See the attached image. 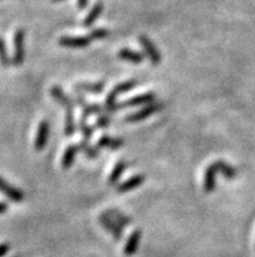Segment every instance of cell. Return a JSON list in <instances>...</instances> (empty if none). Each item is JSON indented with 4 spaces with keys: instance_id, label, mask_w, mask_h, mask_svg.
Segmentation results:
<instances>
[{
    "instance_id": "e0dca14e",
    "label": "cell",
    "mask_w": 255,
    "mask_h": 257,
    "mask_svg": "<svg viewBox=\"0 0 255 257\" xmlns=\"http://www.w3.org/2000/svg\"><path fill=\"white\" fill-rule=\"evenodd\" d=\"M78 145L77 144H71L67 147V149L64 150V153H63L62 157V167L64 170H68L71 169L73 162L76 160V156L78 153Z\"/></svg>"
},
{
    "instance_id": "4316f807",
    "label": "cell",
    "mask_w": 255,
    "mask_h": 257,
    "mask_svg": "<svg viewBox=\"0 0 255 257\" xmlns=\"http://www.w3.org/2000/svg\"><path fill=\"white\" fill-rule=\"evenodd\" d=\"M0 64L3 67H10L12 64V59L10 58L8 51H7L6 41L2 37H0Z\"/></svg>"
},
{
    "instance_id": "f546056e",
    "label": "cell",
    "mask_w": 255,
    "mask_h": 257,
    "mask_svg": "<svg viewBox=\"0 0 255 257\" xmlns=\"http://www.w3.org/2000/svg\"><path fill=\"white\" fill-rule=\"evenodd\" d=\"M11 249V245L8 244V243H2L0 244V257H4L8 254V252H10Z\"/></svg>"
},
{
    "instance_id": "8fae6325",
    "label": "cell",
    "mask_w": 255,
    "mask_h": 257,
    "mask_svg": "<svg viewBox=\"0 0 255 257\" xmlns=\"http://www.w3.org/2000/svg\"><path fill=\"white\" fill-rule=\"evenodd\" d=\"M0 192L4 193L8 199L15 202H21L25 200L24 193L19 188H16V187L11 186L10 183L6 182L2 176H0Z\"/></svg>"
},
{
    "instance_id": "30bf717a",
    "label": "cell",
    "mask_w": 255,
    "mask_h": 257,
    "mask_svg": "<svg viewBox=\"0 0 255 257\" xmlns=\"http://www.w3.org/2000/svg\"><path fill=\"white\" fill-rule=\"evenodd\" d=\"M146 176L143 174H137V175L132 176L129 179H126L125 182H123L121 184L116 187V191L119 193H126L130 192V191H134L138 187H141L145 183Z\"/></svg>"
},
{
    "instance_id": "ac0fdd59",
    "label": "cell",
    "mask_w": 255,
    "mask_h": 257,
    "mask_svg": "<svg viewBox=\"0 0 255 257\" xmlns=\"http://www.w3.org/2000/svg\"><path fill=\"white\" fill-rule=\"evenodd\" d=\"M103 10H104L103 3L98 2V3L94 4L93 8L89 11V13H87L86 17L84 19V23H82V25H84L85 28H90V26H93L94 24H95V21H97V20L100 17V15L103 13Z\"/></svg>"
},
{
    "instance_id": "277c9868",
    "label": "cell",
    "mask_w": 255,
    "mask_h": 257,
    "mask_svg": "<svg viewBox=\"0 0 255 257\" xmlns=\"http://www.w3.org/2000/svg\"><path fill=\"white\" fill-rule=\"evenodd\" d=\"M138 41L139 43H141V46H142L143 51H145V54L147 55V58L150 59L151 64L152 65L160 64V63H162V54H160V51H159L158 47L154 45V42H152L151 39L146 36H139Z\"/></svg>"
},
{
    "instance_id": "f1b7e54d",
    "label": "cell",
    "mask_w": 255,
    "mask_h": 257,
    "mask_svg": "<svg viewBox=\"0 0 255 257\" xmlns=\"http://www.w3.org/2000/svg\"><path fill=\"white\" fill-rule=\"evenodd\" d=\"M110 36V30L104 29V28H97V29H93L89 34L91 41H95V39H102L106 38V37Z\"/></svg>"
},
{
    "instance_id": "6da1fadb",
    "label": "cell",
    "mask_w": 255,
    "mask_h": 257,
    "mask_svg": "<svg viewBox=\"0 0 255 257\" xmlns=\"http://www.w3.org/2000/svg\"><path fill=\"white\" fill-rule=\"evenodd\" d=\"M25 38L26 33L24 29H17L13 34V56H12V64L20 67L23 65V63L25 62Z\"/></svg>"
},
{
    "instance_id": "2e32d148",
    "label": "cell",
    "mask_w": 255,
    "mask_h": 257,
    "mask_svg": "<svg viewBox=\"0 0 255 257\" xmlns=\"http://www.w3.org/2000/svg\"><path fill=\"white\" fill-rule=\"evenodd\" d=\"M117 56H119L120 59L125 60V62L133 63V64H142L143 60H145V55H143L142 52L134 51V50L126 49V47L120 50V51L117 52Z\"/></svg>"
},
{
    "instance_id": "83f0119b",
    "label": "cell",
    "mask_w": 255,
    "mask_h": 257,
    "mask_svg": "<svg viewBox=\"0 0 255 257\" xmlns=\"http://www.w3.org/2000/svg\"><path fill=\"white\" fill-rule=\"evenodd\" d=\"M111 123H112V119H111L108 114L98 115L95 117V121H94V127L97 128V130H106V128L110 127Z\"/></svg>"
},
{
    "instance_id": "d6a6232c",
    "label": "cell",
    "mask_w": 255,
    "mask_h": 257,
    "mask_svg": "<svg viewBox=\"0 0 255 257\" xmlns=\"http://www.w3.org/2000/svg\"><path fill=\"white\" fill-rule=\"evenodd\" d=\"M52 2H63V0H52Z\"/></svg>"
},
{
    "instance_id": "cb8c5ba5",
    "label": "cell",
    "mask_w": 255,
    "mask_h": 257,
    "mask_svg": "<svg viewBox=\"0 0 255 257\" xmlns=\"http://www.w3.org/2000/svg\"><path fill=\"white\" fill-rule=\"evenodd\" d=\"M64 134L67 137H72L76 134V119L73 111H65Z\"/></svg>"
},
{
    "instance_id": "7c38bea8",
    "label": "cell",
    "mask_w": 255,
    "mask_h": 257,
    "mask_svg": "<svg viewBox=\"0 0 255 257\" xmlns=\"http://www.w3.org/2000/svg\"><path fill=\"white\" fill-rule=\"evenodd\" d=\"M141 238H142V231L141 230H134L132 234L129 235V238L126 239L125 247H124V254L128 257L136 254L137 249L141 243Z\"/></svg>"
},
{
    "instance_id": "52a82bcc",
    "label": "cell",
    "mask_w": 255,
    "mask_h": 257,
    "mask_svg": "<svg viewBox=\"0 0 255 257\" xmlns=\"http://www.w3.org/2000/svg\"><path fill=\"white\" fill-rule=\"evenodd\" d=\"M156 102V94L154 91H146L143 94L134 95L130 99H126L125 102H121L120 103V107H137V106H147L150 103H154Z\"/></svg>"
},
{
    "instance_id": "7a4b0ae2",
    "label": "cell",
    "mask_w": 255,
    "mask_h": 257,
    "mask_svg": "<svg viewBox=\"0 0 255 257\" xmlns=\"http://www.w3.org/2000/svg\"><path fill=\"white\" fill-rule=\"evenodd\" d=\"M73 102H75L76 106L81 108L82 116L85 117H89L91 115H97L98 116V115L108 114L106 108H104V106H100L99 103H94V102H89L80 93H75V95H73Z\"/></svg>"
},
{
    "instance_id": "d4e9b609",
    "label": "cell",
    "mask_w": 255,
    "mask_h": 257,
    "mask_svg": "<svg viewBox=\"0 0 255 257\" xmlns=\"http://www.w3.org/2000/svg\"><path fill=\"white\" fill-rule=\"evenodd\" d=\"M78 130L81 132L84 140L90 141V139L94 135V128L89 124V121H87V119L85 116H81V119L78 120Z\"/></svg>"
},
{
    "instance_id": "d6986e66",
    "label": "cell",
    "mask_w": 255,
    "mask_h": 257,
    "mask_svg": "<svg viewBox=\"0 0 255 257\" xmlns=\"http://www.w3.org/2000/svg\"><path fill=\"white\" fill-rule=\"evenodd\" d=\"M77 145H78V149L81 150L86 158H90V160H95V158H98V157H99L100 149L98 147H94V145H91L90 141L81 140L80 143L77 144Z\"/></svg>"
},
{
    "instance_id": "3957f363",
    "label": "cell",
    "mask_w": 255,
    "mask_h": 257,
    "mask_svg": "<svg viewBox=\"0 0 255 257\" xmlns=\"http://www.w3.org/2000/svg\"><path fill=\"white\" fill-rule=\"evenodd\" d=\"M163 108V104L160 102H154V103H150L147 106H143L141 110L136 111V112H132L128 116L124 119L128 123H136V121L145 120L147 117L152 116L154 114H156L158 111H160Z\"/></svg>"
},
{
    "instance_id": "4dcf8cb0",
    "label": "cell",
    "mask_w": 255,
    "mask_h": 257,
    "mask_svg": "<svg viewBox=\"0 0 255 257\" xmlns=\"http://www.w3.org/2000/svg\"><path fill=\"white\" fill-rule=\"evenodd\" d=\"M89 2L90 0H77V7L78 10H85V8H87V6H89Z\"/></svg>"
},
{
    "instance_id": "44dd1931",
    "label": "cell",
    "mask_w": 255,
    "mask_h": 257,
    "mask_svg": "<svg viewBox=\"0 0 255 257\" xmlns=\"http://www.w3.org/2000/svg\"><path fill=\"white\" fill-rule=\"evenodd\" d=\"M126 169V162L125 161H119V162L115 165V167L112 169V171H111L110 176H108V184H111V186H115V184H117L120 180V178L123 176L124 171H125Z\"/></svg>"
},
{
    "instance_id": "836d02e7",
    "label": "cell",
    "mask_w": 255,
    "mask_h": 257,
    "mask_svg": "<svg viewBox=\"0 0 255 257\" xmlns=\"http://www.w3.org/2000/svg\"><path fill=\"white\" fill-rule=\"evenodd\" d=\"M13 257H19V256H13Z\"/></svg>"
},
{
    "instance_id": "5b68a950",
    "label": "cell",
    "mask_w": 255,
    "mask_h": 257,
    "mask_svg": "<svg viewBox=\"0 0 255 257\" xmlns=\"http://www.w3.org/2000/svg\"><path fill=\"white\" fill-rule=\"evenodd\" d=\"M93 42L89 36H63L59 38V45L68 49H84Z\"/></svg>"
},
{
    "instance_id": "5bb4252c",
    "label": "cell",
    "mask_w": 255,
    "mask_h": 257,
    "mask_svg": "<svg viewBox=\"0 0 255 257\" xmlns=\"http://www.w3.org/2000/svg\"><path fill=\"white\" fill-rule=\"evenodd\" d=\"M106 88V84L103 81L98 82H86L81 81L73 85V89L77 91H84V93H91V94H100Z\"/></svg>"
},
{
    "instance_id": "7402d4cb",
    "label": "cell",
    "mask_w": 255,
    "mask_h": 257,
    "mask_svg": "<svg viewBox=\"0 0 255 257\" xmlns=\"http://www.w3.org/2000/svg\"><path fill=\"white\" fill-rule=\"evenodd\" d=\"M104 213H106L108 217H111L113 221H116L121 227H126V226H130L133 223V219L130 218V217L125 215L124 213L119 212L116 209H111V210H107V212Z\"/></svg>"
},
{
    "instance_id": "ffe728a7",
    "label": "cell",
    "mask_w": 255,
    "mask_h": 257,
    "mask_svg": "<svg viewBox=\"0 0 255 257\" xmlns=\"http://www.w3.org/2000/svg\"><path fill=\"white\" fill-rule=\"evenodd\" d=\"M215 163V166L217 169V173H221L225 179L228 180H233L236 179L237 176V170L234 169L233 166H230L229 163H226L225 161H216Z\"/></svg>"
},
{
    "instance_id": "603a6c76",
    "label": "cell",
    "mask_w": 255,
    "mask_h": 257,
    "mask_svg": "<svg viewBox=\"0 0 255 257\" xmlns=\"http://www.w3.org/2000/svg\"><path fill=\"white\" fill-rule=\"evenodd\" d=\"M104 108L108 114H113L116 111L121 110L120 107V102H117V94L113 90H111L108 94H107L106 99H104Z\"/></svg>"
},
{
    "instance_id": "8992f818",
    "label": "cell",
    "mask_w": 255,
    "mask_h": 257,
    "mask_svg": "<svg viewBox=\"0 0 255 257\" xmlns=\"http://www.w3.org/2000/svg\"><path fill=\"white\" fill-rule=\"evenodd\" d=\"M50 94L51 97L58 102L65 111H73L75 108V102H73V98H71L69 95H67V93L64 91V89L59 85H54L51 89H50Z\"/></svg>"
},
{
    "instance_id": "484cf974",
    "label": "cell",
    "mask_w": 255,
    "mask_h": 257,
    "mask_svg": "<svg viewBox=\"0 0 255 257\" xmlns=\"http://www.w3.org/2000/svg\"><path fill=\"white\" fill-rule=\"evenodd\" d=\"M138 82L136 80H128V81H124V82H120V84L115 85V88L112 89L117 95L120 94H124V93H128V91L133 90V89L136 88Z\"/></svg>"
},
{
    "instance_id": "9a60e30c",
    "label": "cell",
    "mask_w": 255,
    "mask_h": 257,
    "mask_svg": "<svg viewBox=\"0 0 255 257\" xmlns=\"http://www.w3.org/2000/svg\"><path fill=\"white\" fill-rule=\"evenodd\" d=\"M124 140L123 139H117V137L108 136V135H103L100 136L97 141V147L99 149H111V150H116L123 148Z\"/></svg>"
},
{
    "instance_id": "1f68e13d",
    "label": "cell",
    "mask_w": 255,
    "mask_h": 257,
    "mask_svg": "<svg viewBox=\"0 0 255 257\" xmlns=\"http://www.w3.org/2000/svg\"><path fill=\"white\" fill-rule=\"evenodd\" d=\"M7 204H4V202H0V213H6L7 212Z\"/></svg>"
},
{
    "instance_id": "4fadbf2b",
    "label": "cell",
    "mask_w": 255,
    "mask_h": 257,
    "mask_svg": "<svg viewBox=\"0 0 255 257\" xmlns=\"http://www.w3.org/2000/svg\"><path fill=\"white\" fill-rule=\"evenodd\" d=\"M216 174L217 169L215 166V163H211L210 166L207 167L204 171V178H203V188L204 192L211 193L216 188Z\"/></svg>"
},
{
    "instance_id": "ba28073f",
    "label": "cell",
    "mask_w": 255,
    "mask_h": 257,
    "mask_svg": "<svg viewBox=\"0 0 255 257\" xmlns=\"http://www.w3.org/2000/svg\"><path fill=\"white\" fill-rule=\"evenodd\" d=\"M99 222H100V225L103 226L107 231L112 235L115 240L120 241L121 239H123L124 228L121 227V226H120L116 221H113L111 217H108L106 213H102V214L99 215Z\"/></svg>"
},
{
    "instance_id": "9c48e42d",
    "label": "cell",
    "mask_w": 255,
    "mask_h": 257,
    "mask_svg": "<svg viewBox=\"0 0 255 257\" xmlns=\"http://www.w3.org/2000/svg\"><path fill=\"white\" fill-rule=\"evenodd\" d=\"M50 136V123L47 120H42L39 123L38 130H37L36 140H34V149L37 152H42L49 143Z\"/></svg>"
}]
</instances>
